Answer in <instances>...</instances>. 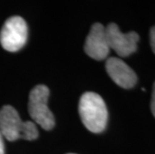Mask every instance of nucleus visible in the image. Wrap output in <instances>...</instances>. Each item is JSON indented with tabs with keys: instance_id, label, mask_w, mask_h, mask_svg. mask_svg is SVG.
<instances>
[{
	"instance_id": "nucleus-8",
	"label": "nucleus",
	"mask_w": 155,
	"mask_h": 154,
	"mask_svg": "<svg viewBox=\"0 0 155 154\" xmlns=\"http://www.w3.org/2000/svg\"><path fill=\"white\" fill-rule=\"evenodd\" d=\"M150 45L152 51L155 53V26L150 29Z\"/></svg>"
},
{
	"instance_id": "nucleus-2",
	"label": "nucleus",
	"mask_w": 155,
	"mask_h": 154,
	"mask_svg": "<svg viewBox=\"0 0 155 154\" xmlns=\"http://www.w3.org/2000/svg\"><path fill=\"white\" fill-rule=\"evenodd\" d=\"M0 132L9 141L18 139L34 140L38 130L33 121H22L15 108L5 105L0 109Z\"/></svg>"
},
{
	"instance_id": "nucleus-11",
	"label": "nucleus",
	"mask_w": 155,
	"mask_h": 154,
	"mask_svg": "<svg viewBox=\"0 0 155 154\" xmlns=\"http://www.w3.org/2000/svg\"><path fill=\"white\" fill-rule=\"evenodd\" d=\"M67 154H75V153H67Z\"/></svg>"
},
{
	"instance_id": "nucleus-4",
	"label": "nucleus",
	"mask_w": 155,
	"mask_h": 154,
	"mask_svg": "<svg viewBox=\"0 0 155 154\" xmlns=\"http://www.w3.org/2000/svg\"><path fill=\"white\" fill-rule=\"evenodd\" d=\"M28 37V27L20 16H12L5 21L0 31V43L9 52H17L24 46Z\"/></svg>"
},
{
	"instance_id": "nucleus-7",
	"label": "nucleus",
	"mask_w": 155,
	"mask_h": 154,
	"mask_svg": "<svg viewBox=\"0 0 155 154\" xmlns=\"http://www.w3.org/2000/svg\"><path fill=\"white\" fill-rule=\"evenodd\" d=\"M105 68L112 80L125 89L135 86L137 82V75L123 60L116 57H110L106 60Z\"/></svg>"
},
{
	"instance_id": "nucleus-6",
	"label": "nucleus",
	"mask_w": 155,
	"mask_h": 154,
	"mask_svg": "<svg viewBox=\"0 0 155 154\" xmlns=\"http://www.w3.org/2000/svg\"><path fill=\"white\" fill-rule=\"evenodd\" d=\"M84 51L89 57L95 60H104L108 56L110 48L108 46L105 27L101 23L92 25L84 44Z\"/></svg>"
},
{
	"instance_id": "nucleus-5",
	"label": "nucleus",
	"mask_w": 155,
	"mask_h": 154,
	"mask_svg": "<svg viewBox=\"0 0 155 154\" xmlns=\"http://www.w3.org/2000/svg\"><path fill=\"white\" fill-rule=\"evenodd\" d=\"M105 32L108 46L120 57H127L136 51L137 42L139 40V35L136 32L123 33L115 23L108 24L105 27Z\"/></svg>"
},
{
	"instance_id": "nucleus-1",
	"label": "nucleus",
	"mask_w": 155,
	"mask_h": 154,
	"mask_svg": "<svg viewBox=\"0 0 155 154\" xmlns=\"http://www.w3.org/2000/svg\"><path fill=\"white\" fill-rule=\"evenodd\" d=\"M78 111L81 121L90 132L100 133L106 128L108 111L99 94L85 92L79 100Z\"/></svg>"
},
{
	"instance_id": "nucleus-9",
	"label": "nucleus",
	"mask_w": 155,
	"mask_h": 154,
	"mask_svg": "<svg viewBox=\"0 0 155 154\" xmlns=\"http://www.w3.org/2000/svg\"><path fill=\"white\" fill-rule=\"evenodd\" d=\"M151 112H152L153 116L155 117V83L153 85L152 97H151Z\"/></svg>"
},
{
	"instance_id": "nucleus-3",
	"label": "nucleus",
	"mask_w": 155,
	"mask_h": 154,
	"mask_svg": "<svg viewBox=\"0 0 155 154\" xmlns=\"http://www.w3.org/2000/svg\"><path fill=\"white\" fill-rule=\"evenodd\" d=\"M49 88L39 84L30 91L28 101V112L32 121L44 130H51L55 125L53 113L48 108Z\"/></svg>"
},
{
	"instance_id": "nucleus-10",
	"label": "nucleus",
	"mask_w": 155,
	"mask_h": 154,
	"mask_svg": "<svg viewBox=\"0 0 155 154\" xmlns=\"http://www.w3.org/2000/svg\"><path fill=\"white\" fill-rule=\"evenodd\" d=\"M0 154H4V142H3V136L0 132Z\"/></svg>"
}]
</instances>
